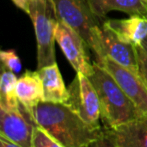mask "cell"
I'll return each mask as SVG.
<instances>
[{"instance_id":"obj_1","label":"cell","mask_w":147,"mask_h":147,"mask_svg":"<svg viewBox=\"0 0 147 147\" xmlns=\"http://www.w3.org/2000/svg\"><path fill=\"white\" fill-rule=\"evenodd\" d=\"M33 122L65 147H85L104 133L85 122L65 103L40 102L29 112Z\"/></svg>"},{"instance_id":"obj_2","label":"cell","mask_w":147,"mask_h":147,"mask_svg":"<svg viewBox=\"0 0 147 147\" xmlns=\"http://www.w3.org/2000/svg\"><path fill=\"white\" fill-rule=\"evenodd\" d=\"M99 97L101 122L106 129L115 128L144 115L124 93L115 79L97 62L87 76Z\"/></svg>"},{"instance_id":"obj_3","label":"cell","mask_w":147,"mask_h":147,"mask_svg":"<svg viewBox=\"0 0 147 147\" xmlns=\"http://www.w3.org/2000/svg\"><path fill=\"white\" fill-rule=\"evenodd\" d=\"M58 19L74 29L87 44L96 57V61L103 58L101 46L102 19L93 13L88 0H51Z\"/></svg>"},{"instance_id":"obj_4","label":"cell","mask_w":147,"mask_h":147,"mask_svg":"<svg viewBox=\"0 0 147 147\" xmlns=\"http://www.w3.org/2000/svg\"><path fill=\"white\" fill-rule=\"evenodd\" d=\"M28 15L33 22L37 42V69L56 63L55 31L58 16L51 0H32Z\"/></svg>"},{"instance_id":"obj_5","label":"cell","mask_w":147,"mask_h":147,"mask_svg":"<svg viewBox=\"0 0 147 147\" xmlns=\"http://www.w3.org/2000/svg\"><path fill=\"white\" fill-rule=\"evenodd\" d=\"M69 97L66 101L72 110L82 119L93 126H101V107L94 86L86 75L76 73L68 87Z\"/></svg>"},{"instance_id":"obj_6","label":"cell","mask_w":147,"mask_h":147,"mask_svg":"<svg viewBox=\"0 0 147 147\" xmlns=\"http://www.w3.org/2000/svg\"><path fill=\"white\" fill-rule=\"evenodd\" d=\"M55 40L76 73L90 75L93 63L90 62L88 56L87 44L75 30L60 19L55 31Z\"/></svg>"},{"instance_id":"obj_7","label":"cell","mask_w":147,"mask_h":147,"mask_svg":"<svg viewBox=\"0 0 147 147\" xmlns=\"http://www.w3.org/2000/svg\"><path fill=\"white\" fill-rule=\"evenodd\" d=\"M95 62L110 73L136 107L143 114L147 115V88L140 75L133 73L108 57Z\"/></svg>"},{"instance_id":"obj_8","label":"cell","mask_w":147,"mask_h":147,"mask_svg":"<svg viewBox=\"0 0 147 147\" xmlns=\"http://www.w3.org/2000/svg\"><path fill=\"white\" fill-rule=\"evenodd\" d=\"M35 123L30 114L20 105L9 108L0 104V133L23 147H32Z\"/></svg>"},{"instance_id":"obj_9","label":"cell","mask_w":147,"mask_h":147,"mask_svg":"<svg viewBox=\"0 0 147 147\" xmlns=\"http://www.w3.org/2000/svg\"><path fill=\"white\" fill-rule=\"evenodd\" d=\"M101 46L103 58L108 57L133 73L140 75L137 46L120 39L104 22L101 28Z\"/></svg>"},{"instance_id":"obj_10","label":"cell","mask_w":147,"mask_h":147,"mask_svg":"<svg viewBox=\"0 0 147 147\" xmlns=\"http://www.w3.org/2000/svg\"><path fill=\"white\" fill-rule=\"evenodd\" d=\"M104 129L117 147H147L146 114L115 128Z\"/></svg>"},{"instance_id":"obj_11","label":"cell","mask_w":147,"mask_h":147,"mask_svg":"<svg viewBox=\"0 0 147 147\" xmlns=\"http://www.w3.org/2000/svg\"><path fill=\"white\" fill-rule=\"evenodd\" d=\"M104 23L120 39L134 46H140L147 37V18L131 15L126 19H109Z\"/></svg>"},{"instance_id":"obj_12","label":"cell","mask_w":147,"mask_h":147,"mask_svg":"<svg viewBox=\"0 0 147 147\" xmlns=\"http://www.w3.org/2000/svg\"><path fill=\"white\" fill-rule=\"evenodd\" d=\"M15 92L20 105L28 113L43 101V86L38 71L26 70L16 82Z\"/></svg>"},{"instance_id":"obj_13","label":"cell","mask_w":147,"mask_h":147,"mask_svg":"<svg viewBox=\"0 0 147 147\" xmlns=\"http://www.w3.org/2000/svg\"><path fill=\"white\" fill-rule=\"evenodd\" d=\"M43 86V101L50 103H66L69 97L57 63L37 69Z\"/></svg>"},{"instance_id":"obj_14","label":"cell","mask_w":147,"mask_h":147,"mask_svg":"<svg viewBox=\"0 0 147 147\" xmlns=\"http://www.w3.org/2000/svg\"><path fill=\"white\" fill-rule=\"evenodd\" d=\"M93 13L100 19L111 11H121L127 15L147 18V0H88Z\"/></svg>"},{"instance_id":"obj_15","label":"cell","mask_w":147,"mask_h":147,"mask_svg":"<svg viewBox=\"0 0 147 147\" xmlns=\"http://www.w3.org/2000/svg\"><path fill=\"white\" fill-rule=\"evenodd\" d=\"M18 78L15 73L6 69L0 79V104L9 108H19L20 103L15 92Z\"/></svg>"},{"instance_id":"obj_16","label":"cell","mask_w":147,"mask_h":147,"mask_svg":"<svg viewBox=\"0 0 147 147\" xmlns=\"http://www.w3.org/2000/svg\"><path fill=\"white\" fill-rule=\"evenodd\" d=\"M32 147H65L47 133L40 126L34 125L32 134Z\"/></svg>"},{"instance_id":"obj_17","label":"cell","mask_w":147,"mask_h":147,"mask_svg":"<svg viewBox=\"0 0 147 147\" xmlns=\"http://www.w3.org/2000/svg\"><path fill=\"white\" fill-rule=\"evenodd\" d=\"M0 59L8 70L18 73L21 70V61L14 50H0Z\"/></svg>"},{"instance_id":"obj_18","label":"cell","mask_w":147,"mask_h":147,"mask_svg":"<svg viewBox=\"0 0 147 147\" xmlns=\"http://www.w3.org/2000/svg\"><path fill=\"white\" fill-rule=\"evenodd\" d=\"M138 64H139V74L145 83L147 88V53L142 46H137Z\"/></svg>"},{"instance_id":"obj_19","label":"cell","mask_w":147,"mask_h":147,"mask_svg":"<svg viewBox=\"0 0 147 147\" xmlns=\"http://www.w3.org/2000/svg\"><path fill=\"white\" fill-rule=\"evenodd\" d=\"M85 147H117V146L115 145L114 142L110 139V137L107 135V133L105 132V129H104V133H103L98 139L91 142L90 144L86 145Z\"/></svg>"},{"instance_id":"obj_20","label":"cell","mask_w":147,"mask_h":147,"mask_svg":"<svg viewBox=\"0 0 147 147\" xmlns=\"http://www.w3.org/2000/svg\"><path fill=\"white\" fill-rule=\"evenodd\" d=\"M0 147H23L0 133Z\"/></svg>"},{"instance_id":"obj_21","label":"cell","mask_w":147,"mask_h":147,"mask_svg":"<svg viewBox=\"0 0 147 147\" xmlns=\"http://www.w3.org/2000/svg\"><path fill=\"white\" fill-rule=\"evenodd\" d=\"M13 3L17 6L18 8L23 10L25 13L28 14L29 12V7H30V4L32 0H12Z\"/></svg>"},{"instance_id":"obj_22","label":"cell","mask_w":147,"mask_h":147,"mask_svg":"<svg viewBox=\"0 0 147 147\" xmlns=\"http://www.w3.org/2000/svg\"><path fill=\"white\" fill-rule=\"evenodd\" d=\"M6 69H7V68L5 67V65L3 64V62H2V61H1V59H0V79H1L2 74H3V72L5 71Z\"/></svg>"},{"instance_id":"obj_23","label":"cell","mask_w":147,"mask_h":147,"mask_svg":"<svg viewBox=\"0 0 147 147\" xmlns=\"http://www.w3.org/2000/svg\"><path fill=\"white\" fill-rule=\"evenodd\" d=\"M140 46H142V48H143L144 50L146 51V53H147V37L145 38V40H144L143 42H142V44L140 45Z\"/></svg>"}]
</instances>
